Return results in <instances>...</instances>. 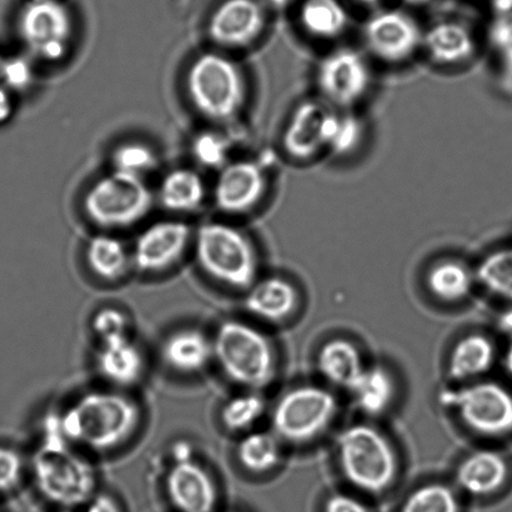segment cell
Masks as SVG:
<instances>
[{
	"instance_id": "1",
	"label": "cell",
	"mask_w": 512,
	"mask_h": 512,
	"mask_svg": "<svg viewBox=\"0 0 512 512\" xmlns=\"http://www.w3.org/2000/svg\"><path fill=\"white\" fill-rule=\"evenodd\" d=\"M60 429L67 443L97 453L120 448L142 423L137 401L119 390H93L59 411Z\"/></svg>"
},
{
	"instance_id": "2",
	"label": "cell",
	"mask_w": 512,
	"mask_h": 512,
	"mask_svg": "<svg viewBox=\"0 0 512 512\" xmlns=\"http://www.w3.org/2000/svg\"><path fill=\"white\" fill-rule=\"evenodd\" d=\"M213 353L222 373L245 390L260 391L275 379L273 344L245 321H223L213 335Z\"/></svg>"
},
{
	"instance_id": "3",
	"label": "cell",
	"mask_w": 512,
	"mask_h": 512,
	"mask_svg": "<svg viewBox=\"0 0 512 512\" xmlns=\"http://www.w3.org/2000/svg\"><path fill=\"white\" fill-rule=\"evenodd\" d=\"M185 85L195 110L212 122L237 118L247 100L242 69L233 59L217 52L203 53L193 60Z\"/></svg>"
},
{
	"instance_id": "4",
	"label": "cell",
	"mask_w": 512,
	"mask_h": 512,
	"mask_svg": "<svg viewBox=\"0 0 512 512\" xmlns=\"http://www.w3.org/2000/svg\"><path fill=\"white\" fill-rule=\"evenodd\" d=\"M336 451L344 478L364 493L383 494L398 476L395 449L374 426H349L336 440Z\"/></svg>"
},
{
	"instance_id": "5",
	"label": "cell",
	"mask_w": 512,
	"mask_h": 512,
	"mask_svg": "<svg viewBox=\"0 0 512 512\" xmlns=\"http://www.w3.org/2000/svg\"><path fill=\"white\" fill-rule=\"evenodd\" d=\"M195 258L205 275L235 290H248L258 280L259 258L247 235L225 223H208L195 237Z\"/></svg>"
},
{
	"instance_id": "6",
	"label": "cell",
	"mask_w": 512,
	"mask_h": 512,
	"mask_svg": "<svg viewBox=\"0 0 512 512\" xmlns=\"http://www.w3.org/2000/svg\"><path fill=\"white\" fill-rule=\"evenodd\" d=\"M34 483L45 499L63 508L88 503L97 489V474L69 444L42 443L32 463Z\"/></svg>"
},
{
	"instance_id": "7",
	"label": "cell",
	"mask_w": 512,
	"mask_h": 512,
	"mask_svg": "<svg viewBox=\"0 0 512 512\" xmlns=\"http://www.w3.org/2000/svg\"><path fill=\"white\" fill-rule=\"evenodd\" d=\"M154 198L143 178L115 172L95 182L83 207L90 222L105 229L128 228L147 217Z\"/></svg>"
},
{
	"instance_id": "8",
	"label": "cell",
	"mask_w": 512,
	"mask_h": 512,
	"mask_svg": "<svg viewBox=\"0 0 512 512\" xmlns=\"http://www.w3.org/2000/svg\"><path fill=\"white\" fill-rule=\"evenodd\" d=\"M338 409V400L330 390L318 385L298 386L275 404L271 414L273 433L285 443H311L333 424Z\"/></svg>"
},
{
	"instance_id": "9",
	"label": "cell",
	"mask_w": 512,
	"mask_h": 512,
	"mask_svg": "<svg viewBox=\"0 0 512 512\" xmlns=\"http://www.w3.org/2000/svg\"><path fill=\"white\" fill-rule=\"evenodd\" d=\"M443 403L456 411L466 428L485 438L512 434V390L494 380H476L446 391Z\"/></svg>"
},
{
	"instance_id": "10",
	"label": "cell",
	"mask_w": 512,
	"mask_h": 512,
	"mask_svg": "<svg viewBox=\"0 0 512 512\" xmlns=\"http://www.w3.org/2000/svg\"><path fill=\"white\" fill-rule=\"evenodd\" d=\"M73 30L72 14L59 0H30L19 14L20 39L45 62H59L68 54Z\"/></svg>"
},
{
	"instance_id": "11",
	"label": "cell",
	"mask_w": 512,
	"mask_h": 512,
	"mask_svg": "<svg viewBox=\"0 0 512 512\" xmlns=\"http://www.w3.org/2000/svg\"><path fill=\"white\" fill-rule=\"evenodd\" d=\"M373 75L363 54L339 48L326 54L316 68V85L323 102L336 110H350L368 95Z\"/></svg>"
},
{
	"instance_id": "12",
	"label": "cell",
	"mask_w": 512,
	"mask_h": 512,
	"mask_svg": "<svg viewBox=\"0 0 512 512\" xmlns=\"http://www.w3.org/2000/svg\"><path fill=\"white\" fill-rule=\"evenodd\" d=\"M424 32L415 18L401 10H383L366 20L365 47L375 58L388 64H401L423 47Z\"/></svg>"
},
{
	"instance_id": "13",
	"label": "cell",
	"mask_w": 512,
	"mask_h": 512,
	"mask_svg": "<svg viewBox=\"0 0 512 512\" xmlns=\"http://www.w3.org/2000/svg\"><path fill=\"white\" fill-rule=\"evenodd\" d=\"M339 110L323 100H306L290 115L281 137L286 155L296 162H308L328 149Z\"/></svg>"
},
{
	"instance_id": "14",
	"label": "cell",
	"mask_w": 512,
	"mask_h": 512,
	"mask_svg": "<svg viewBox=\"0 0 512 512\" xmlns=\"http://www.w3.org/2000/svg\"><path fill=\"white\" fill-rule=\"evenodd\" d=\"M192 230L178 220L149 225L135 242L132 264L144 274H158L172 268L189 247Z\"/></svg>"
},
{
	"instance_id": "15",
	"label": "cell",
	"mask_w": 512,
	"mask_h": 512,
	"mask_svg": "<svg viewBox=\"0 0 512 512\" xmlns=\"http://www.w3.org/2000/svg\"><path fill=\"white\" fill-rule=\"evenodd\" d=\"M170 503L180 512H214L218 488L212 474L193 454L173 458L165 476Z\"/></svg>"
},
{
	"instance_id": "16",
	"label": "cell",
	"mask_w": 512,
	"mask_h": 512,
	"mask_svg": "<svg viewBox=\"0 0 512 512\" xmlns=\"http://www.w3.org/2000/svg\"><path fill=\"white\" fill-rule=\"evenodd\" d=\"M268 178L260 164L238 160L225 165L214 187V202L225 214L252 212L264 199Z\"/></svg>"
},
{
	"instance_id": "17",
	"label": "cell",
	"mask_w": 512,
	"mask_h": 512,
	"mask_svg": "<svg viewBox=\"0 0 512 512\" xmlns=\"http://www.w3.org/2000/svg\"><path fill=\"white\" fill-rule=\"evenodd\" d=\"M264 8L258 0H225L210 18L209 37L225 48H245L263 34Z\"/></svg>"
},
{
	"instance_id": "18",
	"label": "cell",
	"mask_w": 512,
	"mask_h": 512,
	"mask_svg": "<svg viewBox=\"0 0 512 512\" xmlns=\"http://www.w3.org/2000/svg\"><path fill=\"white\" fill-rule=\"evenodd\" d=\"M95 365L109 384L129 388L142 379L145 360L142 349L130 335H122L99 341Z\"/></svg>"
},
{
	"instance_id": "19",
	"label": "cell",
	"mask_w": 512,
	"mask_h": 512,
	"mask_svg": "<svg viewBox=\"0 0 512 512\" xmlns=\"http://www.w3.org/2000/svg\"><path fill=\"white\" fill-rule=\"evenodd\" d=\"M160 354L165 366L174 373H202L214 361L213 336L190 326L175 330L164 339Z\"/></svg>"
},
{
	"instance_id": "20",
	"label": "cell",
	"mask_w": 512,
	"mask_h": 512,
	"mask_svg": "<svg viewBox=\"0 0 512 512\" xmlns=\"http://www.w3.org/2000/svg\"><path fill=\"white\" fill-rule=\"evenodd\" d=\"M510 464L498 450H476L456 470V483L473 496H489L504 488L510 478Z\"/></svg>"
},
{
	"instance_id": "21",
	"label": "cell",
	"mask_w": 512,
	"mask_h": 512,
	"mask_svg": "<svg viewBox=\"0 0 512 512\" xmlns=\"http://www.w3.org/2000/svg\"><path fill=\"white\" fill-rule=\"evenodd\" d=\"M245 308L250 314L269 323H283L299 304V294L289 280L269 276L256 280L245 290Z\"/></svg>"
},
{
	"instance_id": "22",
	"label": "cell",
	"mask_w": 512,
	"mask_h": 512,
	"mask_svg": "<svg viewBox=\"0 0 512 512\" xmlns=\"http://www.w3.org/2000/svg\"><path fill=\"white\" fill-rule=\"evenodd\" d=\"M428 57L439 65H460L476 52V39L465 24L446 20L424 32L423 47Z\"/></svg>"
},
{
	"instance_id": "23",
	"label": "cell",
	"mask_w": 512,
	"mask_h": 512,
	"mask_svg": "<svg viewBox=\"0 0 512 512\" xmlns=\"http://www.w3.org/2000/svg\"><path fill=\"white\" fill-rule=\"evenodd\" d=\"M495 360L494 341L483 334H469L451 350L448 373L456 381L476 380L493 368Z\"/></svg>"
},
{
	"instance_id": "24",
	"label": "cell",
	"mask_w": 512,
	"mask_h": 512,
	"mask_svg": "<svg viewBox=\"0 0 512 512\" xmlns=\"http://www.w3.org/2000/svg\"><path fill=\"white\" fill-rule=\"evenodd\" d=\"M316 365L328 383L349 390L365 369L363 356L351 341L329 340L321 346Z\"/></svg>"
},
{
	"instance_id": "25",
	"label": "cell",
	"mask_w": 512,
	"mask_h": 512,
	"mask_svg": "<svg viewBox=\"0 0 512 512\" xmlns=\"http://www.w3.org/2000/svg\"><path fill=\"white\" fill-rule=\"evenodd\" d=\"M356 406L364 414H384L395 398V381L383 365L365 366L363 373L349 389Z\"/></svg>"
},
{
	"instance_id": "26",
	"label": "cell",
	"mask_w": 512,
	"mask_h": 512,
	"mask_svg": "<svg viewBox=\"0 0 512 512\" xmlns=\"http://www.w3.org/2000/svg\"><path fill=\"white\" fill-rule=\"evenodd\" d=\"M301 28L310 37L333 40L341 37L349 25V13L340 0H305L301 5Z\"/></svg>"
},
{
	"instance_id": "27",
	"label": "cell",
	"mask_w": 512,
	"mask_h": 512,
	"mask_svg": "<svg viewBox=\"0 0 512 512\" xmlns=\"http://www.w3.org/2000/svg\"><path fill=\"white\" fill-rule=\"evenodd\" d=\"M85 259L90 271L107 283L122 279L132 264V256L122 240L108 234L95 235L89 240Z\"/></svg>"
},
{
	"instance_id": "28",
	"label": "cell",
	"mask_w": 512,
	"mask_h": 512,
	"mask_svg": "<svg viewBox=\"0 0 512 512\" xmlns=\"http://www.w3.org/2000/svg\"><path fill=\"white\" fill-rule=\"evenodd\" d=\"M205 193V184L197 172L175 169L160 184L159 199L169 212L190 213L203 204Z\"/></svg>"
},
{
	"instance_id": "29",
	"label": "cell",
	"mask_w": 512,
	"mask_h": 512,
	"mask_svg": "<svg viewBox=\"0 0 512 512\" xmlns=\"http://www.w3.org/2000/svg\"><path fill=\"white\" fill-rule=\"evenodd\" d=\"M475 276L463 261L445 259L431 266L426 274L430 293L445 303H459L473 291Z\"/></svg>"
},
{
	"instance_id": "30",
	"label": "cell",
	"mask_w": 512,
	"mask_h": 512,
	"mask_svg": "<svg viewBox=\"0 0 512 512\" xmlns=\"http://www.w3.org/2000/svg\"><path fill=\"white\" fill-rule=\"evenodd\" d=\"M237 458L249 473H269L280 463V439L270 431L250 430L239 441Z\"/></svg>"
},
{
	"instance_id": "31",
	"label": "cell",
	"mask_w": 512,
	"mask_h": 512,
	"mask_svg": "<svg viewBox=\"0 0 512 512\" xmlns=\"http://www.w3.org/2000/svg\"><path fill=\"white\" fill-rule=\"evenodd\" d=\"M266 403L259 391L245 390L225 401L220 421L232 433H248L264 415Z\"/></svg>"
},
{
	"instance_id": "32",
	"label": "cell",
	"mask_w": 512,
	"mask_h": 512,
	"mask_svg": "<svg viewBox=\"0 0 512 512\" xmlns=\"http://www.w3.org/2000/svg\"><path fill=\"white\" fill-rule=\"evenodd\" d=\"M476 279L491 294L512 303V245L486 255L476 270Z\"/></svg>"
},
{
	"instance_id": "33",
	"label": "cell",
	"mask_w": 512,
	"mask_h": 512,
	"mask_svg": "<svg viewBox=\"0 0 512 512\" xmlns=\"http://www.w3.org/2000/svg\"><path fill=\"white\" fill-rule=\"evenodd\" d=\"M401 512H460V501L449 485L430 483L414 490Z\"/></svg>"
},
{
	"instance_id": "34",
	"label": "cell",
	"mask_w": 512,
	"mask_h": 512,
	"mask_svg": "<svg viewBox=\"0 0 512 512\" xmlns=\"http://www.w3.org/2000/svg\"><path fill=\"white\" fill-rule=\"evenodd\" d=\"M115 172L143 178L158 165V155L147 144L132 142L119 145L113 153Z\"/></svg>"
},
{
	"instance_id": "35",
	"label": "cell",
	"mask_w": 512,
	"mask_h": 512,
	"mask_svg": "<svg viewBox=\"0 0 512 512\" xmlns=\"http://www.w3.org/2000/svg\"><path fill=\"white\" fill-rule=\"evenodd\" d=\"M364 137L361 119L351 114L350 110H339L338 120L328 149L338 155L353 153Z\"/></svg>"
},
{
	"instance_id": "36",
	"label": "cell",
	"mask_w": 512,
	"mask_h": 512,
	"mask_svg": "<svg viewBox=\"0 0 512 512\" xmlns=\"http://www.w3.org/2000/svg\"><path fill=\"white\" fill-rule=\"evenodd\" d=\"M193 154L198 162L208 168H223L227 163L228 144L215 133L199 134L194 139Z\"/></svg>"
},
{
	"instance_id": "37",
	"label": "cell",
	"mask_w": 512,
	"mask_h": 512,
	"mask_svg": "<svg viewBox=\"0 0 512 512\" xmlns=\"http://www.w3.org/2000/svg\"><path fill=\"white\" fill-rule=\"evenodd\" d=\"M490 42L503 65L506 79L512 84V12L498 15L490 30Z\"/></svg>"
},
{
	"instance_id": "38",
	"label": "cell",
	"mask_w": 512,
	"mask_h": 512,
	"mask_svg": "<svg viewBox=\"0 0 512 512\" xmlns=\"http://www.w3.org/2000/svg\"><path fill=\"white\" fill-rule=\"evenodd\" d=\"M129 318L123 310L107 306L94 314L92 329L99 341L129 335Z\"/></svg>"
},
{
	"instance_id": "39",
	"label": "cell",
	"mask_w": 512,
	"mask_h": 512,
	"mask_svg": "<svg viewBox=\"0 0 512 512\" xmlns=\"http://www.w3.org/2000/svg\"><path fill=\"white\" fill-rule=\"evenodd\" d=\"M0 80L10 92H24L34 80L32 63L27 58L12 57L3 59L0 64Z\"/></svg>"
},
{
	"instance_id": "40",
	"label": "cell",
	"mask_w": 512,
	"mask_h": 512,
	"mask_svg": "<svg viewBox=\"0 0 512 512\" xmlns=\"http://www.w3.org/2000/svg\"><path fill=\"white\" fill-rule=\"evenodd\" d=\"M24 461L17 450L0 446V493L17 488L22 480Z\"/></svg>"
},
{
	"instance_id": "41",
	"label": "cell",
	"mask_w": 512,
	"mask_h": 512,
	"mask_svg": "<svg viewBox=\"0 0 512 512\" xmlns=\"http://www.w3.org/2000/svg\"><path fill=\"white\" fill-rule=\"evenodd\" d=\"M325 512H369V510L354 496L334 494L326 501Z\"/></svg>"
},
{
	"instance_id": "42",
	"label": "cell",
	"mask_w": 512,
	"mask_h": 512,
	"mask_svg": "<svg viewBox=\"0 0 512 512\" xmlns=\"http://www.w3.org/2000/svg\"><path fill=\"white\" fill-rule=\"evenodd\" d=\"M87 512H120V509L117 501L109 495L102 494L93 496L88 501Z\"/></svg>"
},
{
	"instance_id": "43",
	"label": "cell",
	"mask_w": 512,
	"mask_h": 512,
	"mask_svg": "<svg viewBox=\"0 0 512 512\" xmlns=\"http://www.w3.org/2000/svg\"><path fill=\"white\" fill-rule=\"evenodd\" d=\"M13 112L12 92L0 85V124L7 123L12 118Z\"/></svg>"
},
{
	"instance_id": "44",
	"label": "cell",
	"mask_w": 512,
	"mask_h": 512,
	"mask_svg": "<svg viewBox=\"0 0 512 512\" xmlns=\"http://www.w3.org/2000/svg\"><path fill=\"white\" fill-rule=\"evenodd\" d=\"M501 329L508 333L512 338V309L506 311V313L501 316L500 319Z\"/></svg>"
},
{
	"instance_id": "45",
	"label": "cell",
	"mask_w": 512,
	"mask_h": 512,
	"mask_svg": "<svg viewBox=\"0 0 512 512\" xmlns=\"http://www.w3.org/2000/svg\"><path fill=\"white\" fill-rule=\"evenodd\" d=\"M504 364L506 371H508V374L511 376L512 379V338L508 346V349H506Z\"/></svg>"
},
{
	"instance_id": "46",
	"label": "cell",
	"mask_w": 512,
	"mask_h": 512,
	"mask_svg": "<svg viewBox=\"0 0 512 512\" xmlns=\"http://www.w3.org/2000/svg\"><path fill=\"white\" fill-rule=\"evenodd\" d=\"M266 2L273 5L274 8L284 9L289 7L291 3H294L295 0H266Z\"/></svg>"
},
{
	"instance_id": "47",
	"label": "cell",
	"mask_w": 512,
	"mask_h": 512,
	"mask_svg": "<svg viewBox=\"0 0 512 512\" xmlns=\"http://www.w3.org/2000/svg\"><path fill=\"white\" fill-rule=\"evenodd\" d=\"M405 2L414 5H421L430 2V0H405Z\"/></svg>"
},
{
	"instance_id": "48",
	"label": "cell",
	"mask_w": 512,
	"mask_h": 512,
	"mask_svg": "<svg viewBox=\"0 0 512 512\" xmlns=\"http://www.w3.org/2000/svg\"><path fill=\"white\" fill-rule=\"evenodd\" d=\"M358 2H360L361 4L369 5V7H371V5L378 4L380 0H358Z\"/></svg>"
},
{
	"instance_id": "49",
	"label": "cell",
	"mask_w": 512,
	"mask_h": 512,
	"mask_svg": "<svg viewBox=\"0 0 512 512\" xmlns=\"http://www.w3.org/2000/svg\"><path fill=\"white\" fill-rule=\"evenodd\" d=\"M3 62V58H2V55H0V64H2Z\"/></svg>"
},
{
	"instance_id": "50",
	"label": "cell",
	"mask_w": 512,
	"mask_h": 512,
	"mask_svg": "<svg viewBox=\"0 0 512 512\" xmlns=\"http://www.w3.org/2000/svg\"><path fill=\"white\" fill-rule=\"evenodd\" d=\"M63 512H67V511H63Z\"/></svg>"
}]
</instances>
